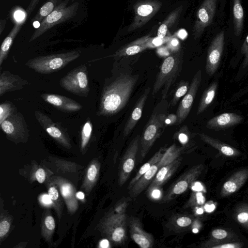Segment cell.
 Here are the masks:
<instances>
[{"label": "cell", "instance_id": "cell-1", "mask_svg": "<svg viewBox=\"0 0 248 248\" xmlns=\"http://www.w3.org/2000/svg\"><path fill=\"white\" fill-rule=\"evenodd\" d=\"M104 83L97 114L108 116L120 111L126 105L139 78L126 64L118 63Z\"/></svg>", "mask_w": 248, "mask_h": 248}, {"label": "cell", "instance_id": "cell-2", "mask_svg": "<svg viewBox=\"0 0 248 248\" xmlns=\"http://www.w3.org/2000/svg\"><path fill=\"white\" fill-rule=\"evenodd\" d=\"M168 107L167 101L162 99L154 108L141 135L140 161L144 159L154 142L164 131L165 128L164 122L167 116Z\"/></svg>", "mask_w": 248, "mask_h": 248}, {"label": "cell", "instance_id": "cell-3", "mask_svg": "<svg viewBox=\"0 0 248 248\" xmlns=\"http://www.w3.org/2000/svg\"><path fill=\"white\" fill-rule=\"evenodd\" d=\"M183 61V52L180 50L165 58L161 64L153 86L152 95L158 93L163 87L162 99H166L171 86L180 74Z\"/></svg>", "mask_w": 248, "mask_h": 248}, {"label": "cell", "instance_id": "cell-4", "mask_svg": "<svg viewBox=\"0 0 248 248\" xmlns=\"http://www.w3.org/2000/svg\"><path fill=\"white\" fill-rule=\"evenodd\" d=\"M79 56V51L71 50L64 53L38 56L29 60L25 65L38 73L48 74L63 68Z\"/></svg>", "mask_w": 248, "mask_h": 248}, {"label": "cell", "instance_id": "cell-5", "mask_svg": "<svg viewBox=\"0 0 248 248\" xmlns=\"http://www.w3.org/2000/svg\"><path fill=\"white\" fill-rule=\"evenodd\" d=\"M73 0H64L58 5L40 23L38 27L31 37L29 42L36 39L53 26L74 16L78 11L79 4L78 2H75L69 4Z\"/></svg>", "mask_w": 248, "mask_h": 248}, {"label": "cell", "instance_id": "cell-6", "mask_svg": "<svg viewBox=\"0 0 248 248\" xmlns=\"http://www.w3.org/2000/svg\"><path fill=\"white\" fill-rule=\"evenodd\" d=\"M128 217L125 212L114 210L108 214L101 223L102 232L113 244L119 245L127 239Z\"/></svg>", "mask_w": 248, "mask_h": 248}, {"label": "cell", "instance_id": "cell-7", "mask_svg": "<svg viewBox=\"0 0 248 248\" xmlns=\"http://www.w3.org/2000/svg\"><path fill=\"white\" fill-rule=\"evenodd\" d=\"M60 85L64 90L76 95L87 96L90 88L86 65H80L69 71L61 79Z\"/></svg>", "mask_w": 248, "mask_h": 248}, {"label": "cell", "instance_id": "cell-8", "mask_svg": "<svg viewBox=\"0 0 248 248\" xmlns=\"http://www.w3.org/2000/svg\"><path fill=\"white\" fill-rule=\"evenodd\" d=\"M1 130L7 138L15 142H23L28 140L29 130L23 115L16 112L0 124Z\"/></svg>", "mask_w": 248, "mask_h": 248}, {"label": "cell", "instance_id": "cell-9", "mask_svg": "<svg viewBox=\"0 0 248 248\" xmlns=\"http://www.w3.org/2000/svg\"><path fill=\"white\" fill-rule=\"evenodd\" d=\"M203 168L202 164H198L185 172L170 187L163 202H169L186 191L201 175Z\"/></svg>", "mask_w": 248, "mask_h": 248}, {"label": "cell", "instance_id": "cell-10", "mask_svg": "<svg viewBox=\"0 0 248 248\" xmlns=\"http://www.w3.org/2000/svg\"><path fill=\"white\" fill-rule=\"evenodd\" d=\"M34 115L38 123L50 136L64 147L68 149L71 148L68 134L62 126L40 111H35Z\"/></svg>", "mask_w": 248, "mask_h": 248}, {"label": "cell", "instance_id": "cell-11", "mask_svg": "<svg viewBox=\"0 0 248 248\" xmlns=\"http://www.w3.org/2000/svg\"><path fill=\"white\" fill-rule=\"evenodd\" d=\"M202 71L198 70L195 74L189 89L179 103L176 115L177 124H181L188 115L192 108L197 93L202 81Z\"/></svg>", "mask_w": 248, "mask_h": 248}, {"label": "cell", "instance_id": "cell-12", "mask_svg": "<svg viewBox=\"0 0 248 248\" xmlns=\"http://www.w3.org/2000/svg\"><path fill=\"white\" fill-rule=\"evenodd\" d=\"M140 137L137 135L130 142L121 161L118 181L120 186L128 179L134 168Z\"/></svg>", "mask_w": 248, "mask_h": 248}, {"label": "cell", "instance_id": "cell-13", "mask_svg": "<svg viewBox=\"0 0 248 248\" xmlns=\"http://www.w3.org/2000/svg\"><path fill=\"white\" fill-rule=\"evenodd\" d=\"M224 32H220L213 39L208 48L205 71L210 77L215 73L219 65L224 48Z\"/></svg>", "mask_w": 248, "mask_h": 248}, {"label": "cell", "instance_id": "cell-14", "mask_svg": "<svg viewBox=\"0 0 248 248\" xmlns=\"http://www.w3.org/2000/svg\"><path fill=\"white\" fill-rule=\"evenodd\" d=\"M161 3L155 0H145L136 5L135 16L128 31H132L146 24L159 9Z\"/></svg>", "mask_w": 248, "mask_h": 248}, {"label": "cell", "instance_id": "cell-15", "mask_svg": "<svg viewBox=\"0 0 248 248\" xmlns=\"http://www.w3.org/2000/svg\"><path fill=\"white\" fill-rule=\"evenodd\" d=\"M217 0H204L198 10L193 28L195 39L199 38L211 23L215 14Z\"/></svg>", "mask_w": 248, "mask_h": 248}, {"label": "cell", "instance_id": "cell-16", "mask_svg": "<svg viewBox=\"0 0 248 248\" xmlns=\"http://www.w3.org/2000/svg\"><path fill=\"white\" fill-rule=\"evenodd\" d=\"M128 226L132 239L141 248H151L154 243L153 235L145 232L140 219L136 217H128Z\"/></svg>", "mask_w": 248, "mask_h": 248}, {"label": "cell", "instance_id": "cell-17", "mask_svg": "<svg viewBox=\"0 0 248 248\" xmlns=\"http://www.w3.org/2000/svg\"><path fill=\"white\" fill-rule=\"evenodd\" d=\"M51 181L59 188L69 214L75 213L78 208V202L74 186L64 178L59 176L54 177Z\"/></svg>", "mask_w": 248, "mask_h": 248}, {"label": "cell", "instance_id": "cell-18", "mask_svg": "<svg viewBox=\"0 0 248 248\" xmlns=\"http://www.w3.org/2000/svg\"><path fill=\"white\" fill-rule=\"evenodd\" d=\"M42 99L61 111L73 112L79 111L82 106L79 103L69 97L59 94L43 93L41 95Z\"/></svg>", "mask_w": 248, "mask_h": 248}, {"label": "cell", "instance_id": "cell-19", "mask_svg": "<svg viewBox=\"0 0 248 248\" xmlns=\"http://www.w3.org/2000/svg\"><path fill=\"white\" fill-rule=\"evenodd\" d=\"M243 120L242 116L232 112H226L210 119L206 124L208 129L220 130L234 126Z\"/></svg>", "mask_w": 248, "mask_h": 248}, {"label": "cell", "instance_id": "cell-20", "mask_svg": "<svg viewBox=\"0 0 248 248\" xmlns=\"http://www.w3.org/2000/svg\"><path fill=\"white\" fill-rule=\"evenodd\" d=\"M29 82L17 75L4 71L0 75V96L7 92L22 89Z\"/></svg>", "mask_w": 248, "mask_h": 248}, {"label": "cell", "instance_id": "cell-21", "mask_svg": "<svg viewBox=\"0 0 248 248\" xmlns=\"http://www.w3.org/2000/svg\"><path fill=\"white\" fill-rule=\"evenodd\" d=\"M248 179V168L235 172L223 185L220 196L225 197L233 194L243 186Z\"/></svg>", "mask_w": 248, "mask_h": 248}, {"label": "cell", "instance_id": "cell-22", "mask_svg": "<svg viewBox=\"0 0 248 248\" xmlns=\"http://www.w3.org/2000/svg\"><path fill=\"white\" fill-rule=\"evenodd\" d=\"M151 91L150 87L146 88L137 101L124 128L123 134L127 136L136 126L142 116L143 109L147 97Z\"/></svg>", "mask_w": 248, "mask_h": 248}, {"label": "cell", "instance_id": "cell-23", "mask_svg": "<svg viewBox=\"0 0 248 248\" xmlns=\"http://www.w3.org/2000/svg\"><path fill=\"white\" fill-rule=\"evenodd\" d=\"M182 160V158L179 157L171 163L160 168L150 184L149 188L160 187L166 183L179 168Z\"/></svg>", "mask_w": 248, "mask_h": 248}, {"label": "cell", "instance_id": "cell-24", "mask_svg": "<svg viewBox=\"0 0 248 248\" xmlns=\"http://www.w3.org/2000/svg\"><path fill=\"white\" fill-rule=\"evenodd\" d=\"M159 167L158 162L154 164L129 189L131 197L135 198L151 184L157 172Z\"/></svg>", "mask_w": 248, "mask_h": 248}, {"label": "cell", "instance_id": "cell-25", "mask_svg": "<svg viewBox=\"0 0 248 248\" xmlns=\"http://www.w3.org/2000/svg\"><path fill=\"white\" fill-rule=\"evenodd\" d=\"M150 37L144 36L127 45L120 49L112 56L114 57L131 56L141 52L148 48V42Z\"/></svg>", "mask_w": 248, "mask_h": 248}, {"label": "cell", "instance_id": "cell-26", "mask_svg": "<svg viewBox=\"0 0 248 248\" xmlns=\"http://www.w3.org/2000/svg\"><path fill=\"white\" fill-rule=\"evenodd\" d=\"M199 135L202 141L217 150L224 155L233 157L241 154V152L237 149L218 139L213 138L204 133H200Z\"/></svg>", "mask_w": 248, "mask_h": 248}, {"label": "cell", "instance_id": "cell-27", "mask_svg": "<svg viewBox=\"0 0 248 248\" xmlns=\"http://www.w3.org/2000/svg\"><path fill=\"white\" fill-rule=\"evenodd\" d=\"M100 164L99 161L94 159L89 164L82 185V188L89 193L95 186L98 179Z\"/></svg>", "mask_w": 248, "mask_h": 248}, {"label": "cell", "instance_id": "cell-28", "mask_svg": "<svg viewBox=\"0 0 248 248\" xmlns=\"http://www.w3.org/2000/svg\"><path fill=\"white\" fill-rule=\"evenodd\" d=\"M24 21H19L16 23L11 31L3 41L0 49V66L6 59L14 40L19 32Z\"/></svg>", "mask_w": 248, "mask_h": 248}, {"label": "cell", "instance_id": "cell-29", "mask_svg": "<svg viewBox=\"0 0 248 248\" xmlns=\"http://www.w3.org/2000/svg\"><path fill=\"white\" fill-rule=\"evenodd\" d=\"M41 234L47 241L51 240L55 228V220L51 215V212L47 209L42 216L41 222Z\"/></svg>", "mask_w": 248, "mask_h": 248}, {"label": "cell", "instance_id": "cell-30", "mask_svg": "<svg viewBox=\"0 0 248 248\" xmlns=\"http://www.w3.org/2000/svg\"><path fill=\"white\" fill-rule=\"evenodd\" d=\"M217 82L215 81L204 91L198 106L197 115L202 113L213 102L217 93Z\"/></svg>", "mask_w": 248, "mask_h": 248}, {"label": "cell", "instance_id": "cell-31", "mask_svg": "<svg viewBox=\"0 0 248 248\" xmlns=\"http://www.w3.org/2000/svg\"><path fill=\"white\" fill-rule=\"evenodd\" d=\"M232 13L234 33L238 36L242 32L244 23V10L241 0H232Z\"/></svg>", "mask_w": 248, "mask_h": 248}, {"label": "cell", "instance_id": "cell-32", "mask_svg": "<svg viewBox=\"0 0 248 248\" xmlns=\"http://www.w3.org/2000/svg\"><path fill=\"white\" fill-rule=\"evenodd\" d=\"M164 150L160 149L139 170L135 176L132 179L128 185V189H130L135 183L154 164L158 162L162 157ZM165 152V151H164Z\"/></svg>", "mask_w": 248, "mask_h": 248}, {"label": "cell", "instance_id": "cell-33", "mask_svg": "<svg viewBox=\"0 0 248 248\" xmlns=\"http://www.w3.org/2000/svg\"><path fill=\"white\" fill-rule=\"evenodd\" d=\"M48 194L54 203V208L60 220L63 212V204L56 185L51 180L47 185Z\"/></svg>", "mask_w": 248, "mask_h": 248}, {"label": "cell", "instance_id": "cell-34", "mask_svg": "<svg viewBox=\"0 0 248 248\" xmlns=\"http://www.w3.org/2000/svg\"><path fill=\"white\" fill-rule=\"evenodd\" d=\"M185 148L172 144L165 151L162 157L158 162L159 169L177 159L184 152Z\"/></svg>", "mask_w": 248, "mask_h": 248}, {"label": "cell", "instance_id": "cell-35", "mask_svg": "<svg viewBox=\"0 0 248 248\" xmlns=\"http://www.w3.org/2000/svg\"><path fill=\"white\" fill-rule=\"evenodd\" d=\"M62 1V0H47L40 8L34 17H33L32 21L33 22L37 21L40 23Z\"/></svg>", "mask_w": 248, "mask_h": 248}, {"label": "cell", "instance_id": "cell-36", "mask_svg": "<svg viewBox=\"0 0 248 248\" xmlns=\"http://www.w3.org/2000/svg\"><path fill=\"white\" fill-rule=\"evenodd\" d=\"M181 10L182 8L179 7L173 11L169 15L159 26L157 33V37L162 38L166 37V35L169 28L176 21L181 13Z\"/></svg>", "mask_w": 248, "mask_h": 248}, {"label": "cell", "instance_id": "cell-37", "mask_svg": "<svg viewBox=\"0 0 248 248\" xmlns=\"http://www.w3.org/2000/svg\"><path fill=\"white\" fill-rule=\"evenodd\" d=\"M189 86L190 85L188 81L181 80L178 83L169 106L171 107L175 106L181 97L186 93Z\"/></svg>", "mask_w": 248, "mask_h": 248}, {"label": "cell", "instance_id": "cell-38", "mask_svg": "<svg viewBox=\"0 0 248 248\" xmlns=\"http://www.w3.org/2000/svg\"><path fill=\"white\" fill-rule=\"evenodd\" d=\"M173 138L177 139L185 149L186 147H188L190 142L191 141L192 134L188 127L185 125L174 134Z\"/></svg>", "mask_w": 248, "mask_h": 248}, {"label": "cell", "instance_id": "cell-39", "mask_svg": "<svg viewBox=\"0 0 248 248\" xmlns=\"http://www.w3.org/2000/svg\"><path fill=\"white\" fill-rule=\"evenodd\" d=\"M93 131V124L90 120H88L82 126L81 132V151L86 147Z\"/></svg>", "mask_w": 248, "mask_h": 248}, {"label": "cell", "instance_id": "cell-40", "mask_svg": "<svg viewBox=\"0 0 248 248\" xmlns=\"http://www.w3.org/2000/svg\"><path fill=\"white\" fill-rule=\"evenodd\" d=\"M235 217L241 225L248 229V204L244 203L237 207Z\"/></svg>", "mask_w": 248, "mask_h": 248}, {"label": "cell", "instance_id": "cell-41", "mask_svg": "<svg viewBox=\"0 0 248 248\" xmlns=\"http://www.w3.org/2000/svg\"><path fill=\"white\" fill-rule=\"evenodd\" d=\"M16 112V108L11 102L1 103L0 105V124Z\"/></svg>", "mask_w": 248, "mask_h": 248}, {"label": "cell", "instance_id": "cell-42", "mask_svg": "<svg viewBox=\"0 0 248 248\" xmlns=\"http://www.w3.org/2000/svg\"><path fill=\"white\" fill-rule=\"evenodd\" d=\"M11 227V221L7 217H1L0 222V238L1 241L8 233Z\"/></svg>", "mask_w": 248, "mask_h": 248}, {"label": "cell", "instance_id": "cell-43", "mask_svg": "<svg viewBox=\"0 0 248 248\" xmlns=\"http://www.w3.org/2000/svg\"><path fill=\"white\" fill-rule=\"evenodd\" d=\"M191 217L186 216H181L175 219V223L179 227L186 228L189 226L192 223Z\"/></svg>", "mask_w": 248, "mask_h": 248}, {"label": "cell", "instance_id": "cell-44", "mask_svg": "<svg viewBox=\"0 0 248 248\" xmlns=\"http://www.w3.org/2000/svg\"><path fill=\"white\" fill-rule=\"evenodd\" d=\"M170 39L171 38L169 37H165L162 38L157 36L154 38H150L148 42V48L159 46L164 43L168 42Z\"/></svg>", "mask_w": 248, "mask_h": 248}, {"label": "cell", "instance_id": "cell-45", "mask_svg": "<svg viewBox=\"0 0 248 248\" xmlns=\"http://www.w3.org/2000/svg\"><path fill=\"white\" fill-rule=\"evenodd\" d=\"M241 52L244 56L242 62V67L244 68L248 66V35L242 46Z\"/></svg>", "mask_w": 248, "mask_h": 248}, {"label": "cell", "instance_id": "cell-46", "mask_svg": "<svg viewBox=\"0 0 248 248\" xmlns=\"http://www.w3.org/2000/svg\"><path fill=\"white\" fill-rule=\"evenodd\" d=\"M38 200L40 204L46 207H54V203L48 194L44 193L40 195Z\"/></svg>", "mask_w": 248, "mask_h": 248}, {"label": "cell", "instance_id": "cell-47", "mask_svg": "<svg viewBox=\"0 0 248 248\" xmlns=\"http://www.w3.org/2000/svg\"><path fill=\"white\" fill-rule=\"evenodd\" d=\"M212 236L217 240H222L228 236V232L222 229H217L214 230L211 232Z\"/></svg>", "mask_w": 248, "mask_h": 248}, {"label": "cell", "instance_id": "cell-48", "mask_svg": "<svg viewBox=\"0 0 248 248\" xmlns=\"http://www.w3.org/2000/svg\"><path fill=\"white\" fill-rule=\"evenodd\" d=\"M168 43V48L172 53L177 52L180 50V44L177 39L171 38Z\"/></svg>", "mask_w": 248, "mask_h": 248}, {"label": "cell", "instance_id": "cell-49", "mask_svg": "<svg viewBox=\"0 0 248 248\" xmlns=\"http://www.w3.org/2000/svg\"><path fill=\"white\" fill-rule=\"evenodd\" d=\"M35 179L40 184L43 183L46 179V173L45 170L39 168L34 173Z\"/></svg>", "mask_w": 248, "mask_h": 248}, {"label": "cell", "instance_id": "cell-50", "mask_svg": "<svg viewBox=\"0 0 248 248\" xmlns=\"http://www.w3.org/2000/svg\"><path fill=\"white\" fill-rule=\"evenodd\" d=\"M242 247V244L240 243H227L220 244L215 246H211L212 248H240Z\"/></svg>", "mask_w": 248, "mask_h": 248}, {"label": "cell", "instance_id": "cell-51", "mask_svg": "<svg viewBox=\"0 0 248 248\" xmlns=\"http://www.w3.org/2000/svg\"><path fill=\"white\" fill-rule=\"evenodd\" d=\"M177 117L176 114L171 113L167 115L164 122L165 128L167 126H170L177 123Z\"/></svg>", "mask_w": 248, "mask_h": 248}, {"label": "cell", "instance_id": "cell-52", "mask_svg": "<svg viewBox=\"0 0 248 248\" xmlns=\"http://www.w3.org/2000/svg\"><path fill=\"white\" fill-rule=\"evenodd\" d=\"M40 0H31V3L27 7V10L25 14V19L30 16L31 13L32 12L38 2Z\"/></svg>", "mask_w": 248, "mask_h": 248}, {"label": "cell", "instance_id": "cell-53", "mask_svg": "<svg viewBox=\"0 0 248 248\" xmlns=\"http://www.w3.org/2000/svg\"><path fill=\"white\" fill-rule=\"evenodd\" d=\"M7 22V19H0V34H1L5 28Z\"/></svg>", "mask_w": 248, "mask_h": 248}, {"label": "cell", "instance_id": "cell-54", "mask_svg": "<svg viewBox=\"0 0 248 248\" xmlns=\"http://www.w3.org/2000/svg\"><path fill=\"white\" fill-rule=\"evenodd\" d=\"M215 205L214 204H207L205 206L206 211L208 212H211L215 209Z\"/></svg>", "mask_w": 248, "mask_h": 248}, {"label": "cell", "instance_id": "cell-55", "mask_svg": "<svg viewBox=\"0 0 248 248\" xmlns=\"http://www.w3.org/2000/svg\"><path fill=\"white\" fill-rule=\"evenodd\" d=\"M179 37L182 39H184L187 36V33L186 31L181 30L178 34Z\"/></svg>", "mask_w": 248, "mask_h": 248}, {"label": "cell", "instance_id": "cell-56", "mask_svg": "<svg viewBox=\"0 0 248 248\" xmlns=\"http://www.w3.org/2000/svg\"><path fill=\"white\" fill-rule=\"evenodd\" d=\"M100 247L101 248H107L108 246V242L107 240H102L100 242Z\"/></svg>", "mask_w": 248, "mask_h": 248}, {"label": "cell", "instance_id": "cell-57", "mask_svg": "<svg viewBox=\"0 0 248 248\" xmlns=\"http://www.w3.org/2000/svg\"><path fill=\"white\" fill-rule=\"evenodd\" d=\"M76 197L78 199L83 200L85 198V194L83 192L79 191L76 193Z\"/></svg>", "mask_w": 248, "mask_h": 248}, {"label": "cell", "instance_id": "cell-58", "mask_svg": "<svg viewBox=\"0 0 248 248\" xmlns=\"http://www.w3.org/2000/svg\"><path fill=\"white\" fill-rule=\"evenodd\" d=\"M203 213V210L202 209L200 208V209H199L198 210H197V213L198 214H202Z\"/></svg>", "mask_w": 248, "mask_h": 248}]
</instances>
